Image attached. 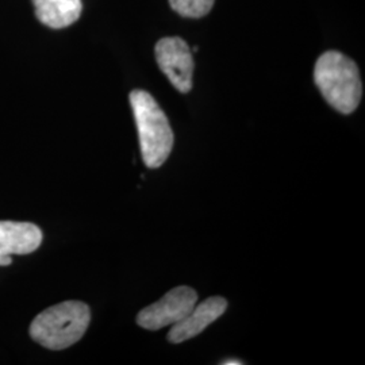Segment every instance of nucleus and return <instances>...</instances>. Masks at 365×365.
<instances>
[{
	"mask_svg": "<svg viewBox=\"0 0 365 365\" xmlns=\"http://www.w3.org/2000/svg\"><path fill=\"white\" fill-rule=\"evenodd\" d=\"M223 365H242L244 361L242 360H238V359H227L225 361H222Z\"/></svg>",
	"mask_w": 365,
	"mask_h": 365,
	"instance_id": "9d476101",
	"label": "nucleus"
},
{
	"mask_svg": "<svg viewBox=\"0 0 365 365\" xmlns=\"http://www.w3.org/2000/svg\"><path fill=\"white\" fill-rule=\"evenodd\" d=\"M156 60L160 69L178 91L182 93L191 91L194 58L184 39L179 37L160 39L156 45Z\"/></svg>",
	"mask_w": 365,
	"mask_h": 365,
	"instance_id": "39448f33",
	"label": "nucleus"
},
{
	"mask_svg": "<svg viewBox=\"0 0 365 365\" xmlns=\"http://www.w3.org/2000/svg\"><path fill=\"white\" fill-rule=\"evenodd\" d=\"M41 24L52 29H64L81 15V0H33Z\"/></svg>",
	"mask_w": 365,
	"mask_h": 365,
	"instance_id": "6e6552de",
	"label": "nucleus"
},
{
	"mask_svg": "<svg viewBox=\"0 0 365 365\" xmlns=\"http://www.w3.org/2000/svg\"><path fill=\"white\" fill-rule=\"evenodd\" d=\"M42 232L30 222L0 221V265L13 262V255H29L39 248Z\"/></svg>",
	"mask_w": 365,
	"mask_h": 365,
	"instance_id": "423d86ee",
	"label": "nucleus"
},
{
	"mask_svg": "<svg viewBox=\"0 0 365 365\" xmlns=\"http://www.w3.org/2000/svg\"><path fill=\"white\" fill-rule=\"evenodd\" d=\"M197 303L194 288L180 286L167 292L161 299L145 307L137 315V324L146 330H160L182 321Z\"/></svg>",
	"mask_w": 365,
	"mask_h": 365,
	"instance_id": "20e7f679",
	"label": "nucleus"
},
{
	"mask_svg": "<svg viewBox=\"0 0 365 365\" xmlns=\"http://www.w3.org/2000/svg\"><path fill=\"white\" fill-rule=\"evenodd\" d=\"M215 0H170V7L182 16L202 18L211 11Z\"/></svg>",
	"mask_w": 365,
	"mask_h": 365,
	"instance_id": "1a4fd4ad",
	"label": "nucleus"
},
{
	"mask_svg": "<svg viewBox=\"0 0 365 365\" xmlns=\"http://www.w3.org/2000/svg\"><path fill=\"white\" fill-rule=\"evenodd\" d=\"M227 309V300L222 297H211L203 300L187 314L182 321L172 325L168 339L172 344H180L187 339H194L206 327L215 322Z\"/></svg>",
	"mask_w": 365,
	"mask_h": 365,
	"instance_id": "0eeeda50",
	"label": "nucleus"
},
{
	"mask_svg": "<svg viewBox=\"0 0 365 365\" xmlns=\"http://www.w3.org/2000/svg\"><path fill=\"white\" fill-rule=\"evenodd\" d=\"M130 105L145 165L152 170L158 168L167 161L173 148V131L168 118L155 98L144 90L131 92Z\"/></svg>",
	"mask_w": 365,
	"mask_h": 365,
	"instance_id": "7ed1b4c3",
	"label": "nucleus"
},
{
	"mask_svg": "<svg viewBox=\"0 0 365 365\" xmlns=\"http://www.w3.org/2000/svg\"><path fill=\"white\" fill-rule=\"evenodd\" d=\"M90 322L91 312L86 303L63 302L36 317L30 325V336L48 349L61 351L80 341Z\"/></svg>",
	"mask_w": 365,
	"mask_h": 365,
	"instance_id": "f03ea898",
	"label": "nucleus"
},
{
	"mask_svg": "<svg viewBox=\"0 0 365 365\" xmlns=\"http://www.w3.org/2000/svg\"><path fill=\"white\" fill-rule=\"evenodd\" d=\"M314 80L327 103L341 114H352L360 105L363 86L359 68L342 53H324L315 64Z\"/></svg>",
	"mask_w": 365,
	"mask_h": 365,
	"instance_id": "f257e3e1",
	"label": "nucleus"
}]
</instances>
